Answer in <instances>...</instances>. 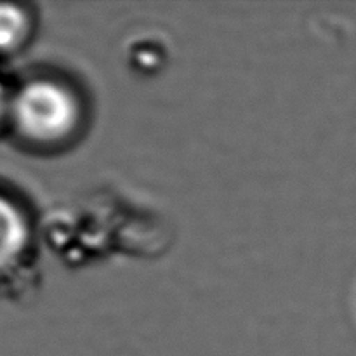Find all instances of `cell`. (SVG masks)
Wrapping results in <instances>:
<instances>
[{
  "label": "cell",
  "instance_id": "1",
  "mask_svg": "<svg viewBox=\"0 0 356 356\" xmlns=\"http://www.w3.org/2000/svg\"><path fill=\"white\" fill-rule=\"evenodd\" d=\"M17 131L35 143H59L70 138L80 122V103L73 90L56 80H31L10 101Z\"/></svg>",
  "mask_w": 356,
  "mask_h": 356
},
{
  "label": "cell",
  "instance_id": "2",
  "mask_svg": "<svg viewBox=\"0 0 356 356\" xmlns=\"http://www.w3.org/2000/svg\"><path fill=\"white\" fill-rule=\"evenodd\" d=\"M28 243V225L23 212L0 195V271L23 254Z\"/></svg>",
  "mask_w": 356,
  "mask_h": 356
},
{
  "label": "cell",
  "instance_id": "3",
  "mask_svg": "<svg viewBox=\"0 0 356 356\" xmlns=\"http://www.w3.org/2000/svg\"><path fill=\"white\" fill-rule=\"evenodd\" d=\"M30 31V17L16 3L0 2V52L19 47Z\"/></svg>",
  "mask_w": 356,
  "mask_h": 356
},
{
  "label": "cell",
  "instance_id": "4",
  "mask_svg": "<svg viewBox=\"0 0 356 356\" xmlns=\"http://www.w3.org/2000/svg\"><path fill=\"white\" fill-rule=\"evenodd\" d=\"M6 108H7V101H6V94H3V87L0 83V118L3 117L6 113Z\"/></svg>",
  "mask_w": 356,
  "mask_h": 356
}]
</instances>
